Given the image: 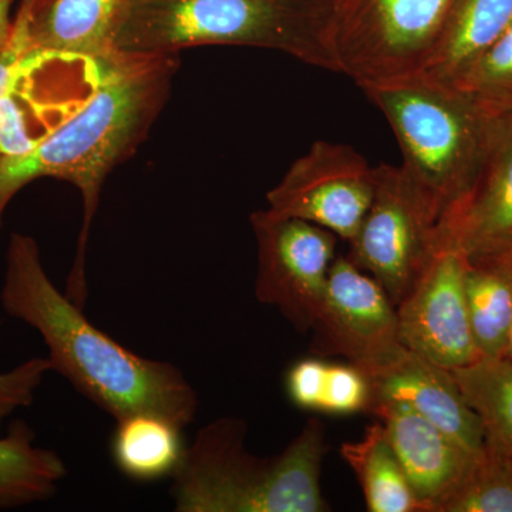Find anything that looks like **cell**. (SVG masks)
<instances>
[{"label": "cell", "mask_w": 512, "mask_h": 512, "mask_svg": "<svg viewBox=\"0 0 512 512\" xmlns=\"http://www.w3.org/2000/svg\"><path fill=\"white\" fill-rule=\"evenodd\" d=\"M0 2H3V0H0Z\"/></svg>", "instance_id": "cell-31"}, {"label": "cell", "mask_w": 512, "mask_h": 512, "mask_svg": "<svg viewBox=\"0 0 512 512\" xmlns=\"http://www.w3.org/2000/svg\"><path fill=\"white\" fill-rule=\"evenodd\" d=\"M247 424L222 417L198 431L173 476L178 512H322L325 437L318 420L272 458L245 448Z\"/></svg>", "instance_id": "cell-5"}, {"label": "cell", "mask_w": 512, "mask_h": 512, "mask_svg": "<svg viewBox=\"0 0 512 512\" xmlns=\"http://www.w3.org/2000/svg\"><path fill=\"white\" fill-rule=\"evenodd\" d=\"M340 454L355 471L370 512H426L414 494L380 421L362 440L345 443Z\"/></svg>", "instance_id": "cell-19"}, {"label": "cell", "mask_w": 512, "mask_h": 512, "mask_svg": "<svg viewBox=\"0 0 512 512\" xmlns=\"http://www.w3.org/2000/svg\"><path fill=\"white\" fill-rule=\"evenodd\" d=\"M326 365L328 363L319 359H303L289 369L286 392L295 406L305 410H319Z\"/></svg>", "instance_id": "cell-27"}, {"label": "cell", "mask_w": 512, "mask_h": 512, "mask_svg": "<svg viewBox=\"0 0 512 512\" xmlns=\"http://www.w3.org/2000/svg\"><path fill=\"white\" fill-rule=\"evenodd\" d=\"M501 359L508 360V362L512 363V323L510 328V333H508L507 345H505L503 356Z\"/></svg>", "instance_id": "cell-30"}, {"label": "cell", "mask_w": 512, "mask_h": 512, "mask_svg": "<svg viewBox=\"0 0 512 512\" xmlns=\"http://www.w3.org/2000/svg\"><path fill=\"white\" fill-rule=\"evenodd\" d=\"M402 148V170L439 228L476 183L510 119L417 72L363 87Z\"/></svg>", "instance_id": "cell-3"}, {"label": "cell", "mask_w": 512, "mask_h": 512, "mask_svg": "<svg viewBox=\"0 0 512 512\" xmlns=\"http://www.w3.org/2000/svg\"><path fill=\"white\" fill-rule=\"evenodd\" d=\"M369 410L383 424L387 440L424 511L436 512L460 483L474 456L410 407L375 402Z\"/></svg>", "instance_id": "cell-13"}, {"label": "cell", "mask_w": 512, "mask_h": 512, "mask_svg": "<svg viewBox=\"0 0 512 512\" xmlns=\"http://www.w3.org/2000/svg\"><path fill=\"white\" fill-rule=\"evenodd\" d=\"M116 421L111 458L123 476L137 483L173 478L183 461L184 427L153 413H136Z\"/></svg>", "instance_id": "cell-17"}, {"label": "cell", "mask_w": 512, "mask_h": 512, "mask_svg": "<svg viewBox=\"0 0 512 512\" xmlns=\"http://www.w3.org/2000/svg\"><path fill=\"white\" fill-rule=\"evenodd\" d=\"M440 247L481 261L512 241V119L476 183L437 228Z\"/></svg>", "instance_id": "cell-14"}, {"label": "cell", "mask_w": 512, "mask_h": 512, "mask_svg": "<svg viewBox=\"0 0 512 512\" xmlns=\"http://www.w3.org/2000/svg\"><path fill=\"white\" fill-rule=\"evenodd\" d=\"M251 224L258 242L256 298L278 308L299 332H308L318 316L338 237L269 208L254 212Z\"/></svg>", "instance_id": "cell-8"}, {"label": "cell", "mask_w": 512, "mask_h": 512, "mask_svg": "<svg viewBox=\"0 0 512 512\" xmlns=\"http://www.w3.org/2000/svg\"><path fill=\"white\" fill-rule=\"evenodd\" d=\"M312 330L313 352L346 357L365 373L389 365L406 349L396 306L372 276L345 256L330 266Z\"/></svg>", "instance_id": "cell-10"}, {"label": "cell", "mask_w": 512, "mask_h": 512, "mask_svg": "<svg viewBox=\"0 0 512 512\" xmlns=\"http://www.w3.org/2000/svg\"><path fill=\"white\" fill-rule=\"evenodd\" d=\"M130 0H23L20 12L36 49L104 60Z\"/></svg>", "instance_id": "cell-15"}, {"label": "cell", "mask_w": 512, "mask_h": 512, "mask_svg": "<svg viewBox=\"0 0 512 512\" xmlns=\"http://www.w3.org/2000/svg\"><path fill=\"white\" fill-rule=\"evenodd\" d=\"M66 476L63 458L37 446L35 430L25 421H13L0 437V510L49 500Z\"/></svg>", "instance_id": "cell-18"}, {"label": "cell", "mask_w": 512, "mask_h": 512, "mask_svg": "<svg viewBox=\"0 0 512 512\" xmlns=\"http://www.w3.org/2000/svg\"><path fill=\"white\" fill-rule=\"evenodd\" d=\"M512 23V0H454L421 72L454 86Z\"/></svg>", "instance_id": "cell-16"}, {"label": "cell", "mask_w": 512, "mask_h": 512, "mask_svg": "<svg viewBox=\"0 0 512 512\" xmlns=\"http://www.w3.org/2000/svg\"><path fill=\"white\" fill-rule=\"evenodd\" d=\"M468 318L480 357L501 359L512 323V281L503 272L467 261Z\"/></svg>", "instance_id": "cell-20"}, {"label": "cell", "mask_w": 512, "mask_h": 512, "mask_svg": "<svg viewBox=\"0 0 512 512\" xmlns=\"http://www.w3.org/2000/svg\"><path fill=\"white\" fill-rule=\"evenodd\" d=\"M454 0H349L335 6L340 73L357 86L421 72Z\"/></svg>", "instance_id": "cell-6"}, {"label": "cell", "mask_w": 512, "mask_h": 512, "mask_svg": "<svg viewBox=\"0 0 512 512\" xmlns=\"http://www.w3.org/2000/svg\"><path fill=\"white\" fill-rule=\"evenodd\" d=\"M372 387L369 377L353 365H326L325 383L319 410L333 414H352L369 410Z\"/></svg>", "instance_id": "cell-24"}, {"label": "cell", "mask_w": 512, "mask_h": 512, "mask_svg": "<svg viewBox=\"0 0 512 512\" xmlns=\"http://www.w3.org/2000/svg\"><path fill=\"white\" fill-rule=\"evenodd\" d=\"M13 0L0 2V50L9 42L13 30V20L10 19V6Z\"/></svg>", "instance_id": "cell-29"}, {"label": "cell", "mask_w": 512, "mask_h": 512, "mask_svg": "<svg viewBox=\"0 0 512 512\" xmlns=\"http://www.w3.org/2000/svg\"><path fill=\"white\" fill-rule=\"evenodd\" d=\"M366 375L372 403L403 404L439 427L471 456L483 450V421L467 403L450 370L404 349L389 365Z\"/></svg>", "instance_id": "cell-12"}, {"label": "cell", "mask_w": 512, "mask_h": 512, "mask_svg": "<svg viewBox=\"0 0 512 512\" xmlns=\"http://www.w3.org/2000/svg\"><path fill=\"white\" fill-rule=\"evenodd\" d=\"M471 264H481L491 266L497 271L503 272L512 281V241L510 244L505 245L503 249L495 252V254L481 259V261L471 262Z\"/></svg>", "instance_id": "cell-28"}, {"label": "cell", "mask_w": 512, "mask_h": 512, "mask_svg": "<svg viewBox=\"0 0 512 512\" xmlns=\"http://www.w3.org/2000/svg\"><path fill=\"white\" fill-rule=\"evenodd\" d=\"M313 0H130L114 55L174 56L202 45L278 50L340 73L335 6Z\"/></svg>", "instance_id": "cell-4"}, {"label": "cell", "mask_w": 512, "mask_h": 512, "mask_svg": "<svg viewBox=\"0 0 512 512\" xmlns=\"http://www.w3.org/2000/svg\"><path fill=\"white\" fill-rule=\"evenodd\" d=\"M49 372H53L49 357H33L9 372L0 373V433L12 414L32 406L37 389Z\"/></svg>", "instance_id": "cell-25"}, {"label": "cell", "mask_w": 512, "mask_h": 512, "mask_svg": "<svg viewBox=\"0 0 512 512\" xmlns=\"http://www.w3.org/2000/svg\"><path fill=\"white\" fill-rule=\"evenodd\" d=\"M436 512H512V460L485 441Z\"/></svg>", "instance_id": "cell-22"}, {"label": "cell", "mask_w": 512, "mask_h": 512, "mask_svg": "<svg viewBox=\"0 0 512 512\" xmlns=\"http://www.w3.org/2000/svg\"><path fill=\"white\" fill-rule=\"evenodd\" d=\"M466 268L460 251L440 247L396 306L404 348L447 370L481 359L468 318Z\"/></svg>", "instance_id": "cell-11"}, {"label": "cell", "mask_w": 512, "mask_h": 512, "mask_svg": "<svg viewBox=\"0 0 512 512\" xmlns=\"http://www.w3.org/2000/svg\"><path fill=\"white\" fill-rule=\"evenodd\" d=\"M375 174L372 204L349 242V258L397 306L440 248L439 237L402 167L382 164Z\"/></svg>", "instance_id": "cell-7"}, {"label": "cell", "mask_w": 512, "mask_h": 512, "mask_svg": "<svg viewBox=\"0 0 512 512\" xmlns=\"http://www.w3.org/2000/svg\"><path fill=\"white\" fill-rule=\"evenodd\" d=\"M450 372L483 421L485 441L512 460V363L481 357Z\"/></svg>", "instance_id": "cell-21"}, {"label": "cell", "mask_w": 512, "mask_h": 512, "mask_svg": "<svg viewBox=\"0 0 512 512\" xmlns=\"http://www.w3.org/2000/svg\"><path fill=\"white\" fill-rule=\"evenodd\" d=\"M0 303L9 316L40 333L53 372L114 420L153 413L184 429L195 420L198 394L184 373L131 352L97 329L82 306L53 284L30 235H10Z\"/></svg>", "instance_id": "cell-1"}, {"label": "cell", "mask_w": 512, "mask_h": 512, "mask_svg": "<svg viewBox=\"0 0 512 512\" xmlns=\"http://www.w3.org/2000/svg\"><path fill=\"white\" fill-rule=\"evenodd\" d=\"M375 168L355 148L316 141L266 195L269 210L352 241L375 192Z\"/></svg>", "instance_id": "cell-9"}, {"label": "cell", "mask_w": 512, "mask_h": 512, "mask_svg": "<svg viewBox=\"0 0 512 512\" xmlns=\"http://www.w3.org/2000/svg\"><path fill=\"white\" fill-rule=\"evenodd\" d=\"M454 87L491 116L512 117V23Z\"/></svg>", "instance_id": "cell-23"}, {"label": "cell", "mask_w": 512, "mask_h": 512, "mask_svg": "<svg viewBox=\"0 0 512 512\" xmlns=\"http://www.w3.org/2000/svg\"><path fill=\"white\" fill-rule=\"evenodd\" d=\"M174 56L114 55L96 92L22 156L0 158V229L16 194L39 178L69 181L82 191L84 224L66 295L84 306L89 295L84 254L101 185L157 116L174 72Z\"/></svg>", "instance_id": "cell-2"}, {"label": "cell", "mask_w": 512, "mask_h": 512, "mask_svg": "<svg viewBox=\"0 0 512 512\" xmlns=\"http://www.w3.org/2000/svg\"><path fill=\"white\" fill-rule=\"evenodd\" d=\"M36 47L30 40L25 16L18 12L13 19V30L9 42L0 50V107L8 96L13 83L18 80L23 70L28 67Z\"/></svg>", "instance_id": "cell-26"}]
</instances>
